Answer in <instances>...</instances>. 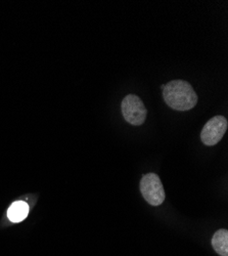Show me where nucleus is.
I'll return each mask as SVG.
<instances>
[{
  "instance_id": "obj_4",
  "label": "nucleus",
  "mask_w": 228,
  "mask_h": 256,
  "mask_svg": "<svg viewBox=\"0 0 228 256\" xmlns=\"http://www.w3.org/2000/svg\"><path fill=\"white\" fill-rule=\"evenodd\" d=\"M228 122L223 116H215L211 118L204 126L201 132V140L206 146L217 144L227 130Z\"/></svg>"
},
{
  "instance_id": "obj_3",
  "label": "nucleus",
  "mask_w": 228,
  "mask_h": 256,
  "mask_svg": "<svg viewBox=\"0 0 228 256\" xmlns=\"http://www.w3.org/2000/svg\"><path fill=\"white\" fill-rule=\"evenodd\" d=\"M121 109L124 119L135 126L141 125L148 115L146 106L137 96L134 94H128L123 100Z\"/></svg>"
},
{
  "instance_id": "obj_1",
  "label": "nucleus",
  "mask_w": 228,
  "mask_h": 256,
  "mask_svg": "<svg viewBox=\"0 0 228 256\" xmlns=\"http://www.w3.org/2000/svg\"><path fill=\"white\" fill-rule=\"evenodd\" d=\"M163 98L171 109L176 111H189L198 102V94L192 85L183 80H173L163 85Z\"/></svg>"
},
{
  "instance_id": "obj_5",
  "label": "nucleus",
  "mask_w": 228,
  "mask_h": 256,
  "mask_svg": "<svg viewBox=\"0 0 228 256\" xmlns=\"http://www.w3.org/2000/svg\"><path fill=\"white\" fill-rule=\"evenodd\" d=\"M29 213V205L24 201L13 202L7 210V218L11 222H23Z\"/></svg>"
},
{
  "instance_id": "obj_6",
  "label": "nucleus",
  "mask_w": 228,
  "mask_h": 256,
  "mask_svg": "<svg viewBox=\"0 0 228 256\" xmlns=\"http://www.w3.org/2000/svg\"><path fill=\"white\" fill-rule=\"evenodd\" d=\"M212 246L220 256H228V230H219L212 238Z\"/></svg>"
},
{
  "instance_id": "obj_2",
  "label": "nucleus",
  "mask_w": 228,
  "mask_h": 256,
  "mask_svg": "<svg viewBox=\"0 0 228 256\" xmlns=\"http://www.w3.org/2000/svg\"><path fill=\"white\" fill-rule=\"evenodd\" d=\"M140 192L144 200L152 206L161 205L166 198L162 182L155 174H146L141 178Z\"/></svg>"
}]
</instances>
